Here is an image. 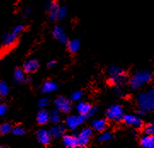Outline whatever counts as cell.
Returning a JSON list of instances; mask_svg holds the SVG:
<instances>
[{
    "mask_svg": "<svg viewBox=\"0 0 154 148\" xmlns=\"http://www.w3.org/2000/svg\"><path fill=\"white\" fill-rule=\"evenodd\" d=\"M137 103L140 109H142L146 112L154 109V100L150 96L148 92L140 93L137 97Z\"/></svg>",
    "mask_w": 154,
    "mask_h": 148,
    "instance_id": "3",
    "label": "cell"
},
{
    "mask_svg": "<svg viewBox=\"0 0 154 148\" xmlns=\"http://www.w3.org/2000/svg\"><path fill=\"white\" fill-rule=\"evenodd\" d=\"M12 133L14 134L15 135H17V136H21V135L25 134L26 130L23 127H21L20 125H17V126H15V127L13 128Z\"/></svg>",
    "mask_w": 154,
    "mask_h": 148,
    "instance_id": "28",
    "label": "cell"
},
{
    "mask_svg": "<svg viewBox=\"0 0 154 148\" xmlns=\"http://www.w3.org/2000/svg\"><path fill=\"white\" fill-rule=\"evenodd\" d=\"M37 138L41 144L47 145L50 143L51 135H50V131H48L47 129H45V128H41L37 132Z\"/></svg>",
    "mask_w": 154,
    "mask_h": 148,
    "instance_id": "13",
    "label": "cell"
},
{
    "mask_svg": "<svg viewBox=\"0 0 154 148\" xmlns=\"http://www.w3.org/2000/svg\"><path fill=\"white\" fill-rule=\"evenodd\" d=\"M6 112H7V106H6V105L1 104L0 105V118L3 117L6 113Z\"/></svg>",
    "mask_w": 154,
    "mask_h": 148,
    "instance_id": "33",
    "label": "cell"
},
{
    "mask_svg": "<svg viewBox=\"0 0 154 148\" xmlns=\"http://www.w3.org/2000/svg\"><path fill=\"white\" fill-rule=\"evenodd\" d=\"M86 116L79 114V115H71L66 119V124L70 129H76L79 126L85 122Z\"/></svg>",
    "mask_w": 154,
    "mask_h": 148,
    "instance_id": "7",
    "label": "cell"
},
{
    "mask_svg": "<svg viewBox=\"0 0 154 148\" xmlns=\"http://www.w3.org/2000/svg\"><path fill=\"white\" fill-rule=\"evenodd\" d=\"M124 72V70L122 69L121 67H119V66H109L107 70H106V72L109 76H112V75H116V74L121 73Z\"/></svg>",
    "mask_w": 154,
    "mask_h": 148,
    "instance_id": "26",
    "label": "cell"
},
{
    "mask_svg": "<svg viewBox=\"0 0 154 148\" xmlns=\"http://www.w3.org/2000/svg\"><path fill=\"white\" fill-rule=\"evenodd\" d=\"M62 142H63V145L66 148H76L78 146L77 136L72 135V134L63 135Z\"/></svg>",
    "mask_w": 154,
    "mask_h": 148,
    "instance_id": "14",
    "label": "cell"
},
{
    "mask_svg": "<svg viewBox=\"0 0 154 148\" xmlns=\"http://www.w3.org/2000/svg\"><path fill=\"white\" fill-rule=\"evenodd\" d=\"M39 67V62L36 59H30L26 60L23 66V70L26 73H33Z\"/></svg>",
    "mask_w": 154,
    "mask_h": 148,
    "instance_id": "12",
    "label": "cell"
},
{
    "mask_svg": "<svg viewBox=\"0 0 154 148\" xmlns=\"http://www.w3.org/2000/svg\"><path fill=\"white\" fill-rule=\"evenodd\" d=\"M49 102H50V100H49V98H47V97H44V98L40 99L38 105V106H39V107H41V108H44V107H45V106L49 104Z\"/></svg>",
    "mask_w": 154,
    "mask_h": 148,
    "instance_id": "32",
    "label": "cell"
},
{
    "mask_svg": "<svg viewBox=\"0 0 154 148\" xmlns=\"http://www.w3.org/2000/svg\"><path fill=\"white\" fill-rule=\"evenodd\" d=\"M0 148H9L8 146H0Z\"/></svg>",
    "mask_w": 154,
    "mask_h": 148,
    "instance_id": "40",
    "label": "cell"
},
{
    "mask_svg": "<svg viewBox=\"0 0 154 148\" xmlns=\"http://www.w3.org/2000/svg\"><path fill=\"white\" fill-rule=\"evenodd\" d=\"M12 126L11 124L9 123H5L0 125V134H7L10 133L12 131Z\"/></svg>",
    "mask_w": 154,
    "mask_h": 148,
    "instance_id": "27",
    "label": "cell"
},
{
    "mask_svg": "<svg viewBox=\"0 0 154 148\" xmlns=\"http://www.w3.org/2000/svg\"><path fill=\"white\" fill-rule=\"evenodd\" d=\"M23 30H24V26L22 25H18L14 27L11 32L5 33L2 38V45L5 47H8L13 45Z\"/></svg>",
    "mask_w": 154,
    "mask_h": 148,
    "instance_id": "2",
    "label": "cell"
},
{
    "mask_svg": "<svg viewBox=\"0 0 154 148\" xmlns=\"http://www.w3.org/2000/svg\"><path fill=\"white\" fill-rule=\"evenodd\" d=\"M60 120V112L56 109L50 113V121L53 123H58Z\"/></svg>",
    "mask_w": 154,
    "mask_h": 148,
    "instance_id": "24",
    "label": "cell"
},
{
    "mask_svg": "<svg viewBox=\"0 0 154 148\" xmlns=\"http://www.w3.org/2000/svg\"><path fill=\"white\" fill-rule=\"evenodd\" d=\"M113 138V135L111 133L110 131H106V130H104L102 131L101 134L99 135V141L100 142H108L110 140H112Z\"/></svg>",
    "mask_w": 154,
    "mask_h": 148,
    "instance_id": "23",
    "label": "cell"
},
{
    "mask_svg": "<svg viewBox=\"0 0 154 148\" xmlns=\"http://www.w3.org/2000/svg\"><path fill=\"white\" fill-rule=\"evenodd\" d=\"M67 15V9L66 7L62 6L59 8V20H63Z\"/></svg>",
    "mask_w": 154,
    "mask_h": 148,
    "instance_id": "31",
    "label": "cell"
},
{
    "mask_svg": "<svg viewBox=\"0 0 154 148\" xmlns=\"http://www.w3.org/2000/svg\"><path fill=\"white\" fill-rule=\"evenodd\" d=\"M123 121L126 125H129V126L134 127V128H140L143 126L142 119H140L139 116H135V115H132V114L124 115Z\"/></svg>",
    "mask_w": 154,
    "mask_h": 148,
    "instance_id": "8",
    "label": "cell"
},
{
    "mask_svg": "<svg viewBox=\"0 0 154 148\" xmlns=\"http://www.w3.org/2000/svg\"><path fill=\"white\" fill-rule=\"evenodd\" d=\"M10 88L5 81H0V97H5L9 94Z\"/></svg>",
    "mask_w": 154,
    "mask_h": 148,
    "instance_id": "25",
    "label": "cell"
},
{
    "mask_svg": "<svg viewBox=\"0 0 154 148\" xmlns=\"http://www.w3.org/2000/svg\"><path fill=\"white\" fill-rule=\"evenodd\" d=\"M93 106H91L89 103H86V102H84V101H81L77 105V111L79 113V114H82V115H85L88 116V114L90 113V112L91 111Z\"/></svg>",
    "mask_w": 154,
    "mask_h": 148,
    "instance_id": "19",
    "label": "cell"
},
{
    "mask_svg": "<svg viewBox=\"0 0 154 148\" xmlns=\"http://www.w3.org/2000/svg\"><path fill=\"white\" fill-rule=\"evenodd\" d=\"M140 143L142 148H154V135L146 134L140 139Z\"/></svg>",
    "mask_w": 154,
    "mask_h": 148,
    "instance_id": "17",
    "label": "cell"
},
{
    "mask_svg": "<svg viewBox=\"0 0 154 148\" xmlns=\"http://www.w3.org/2000/svg\"><path fill=\"white\" fill-rule=\"evenodd\" d=\"M106 115V118L110 120L114 121V122H119L124 119V109L119 105H112L108 107Z\"/></svg>",
    "mask_w": 154,
    "mask_h": 148,
    "instance_id": "4",
    "label": "cell"
},
{
    "mask_svg": "<svg viewBox=\"0 0 154 148\" xmlns=\"http://www.w3.org/2000/svg\"><path fill=\"white\" fill-rule=\"evenodd\" d=\"M105 148H109V147H105Z\"/></svg>",
    "mask_w": 154,
    "mask_h": 148,
    "instance_id": "41",
    "label": "cell"
},
{
    "mask_svg": "<svg viewBox=\"0 0 154 148\" xmlns=\"http://www.w3.org/2000/svg\"><path fill=\"white\" fill-rule=\"evenodd\" d=\"M96 112H97V108H96V107H92V109H91V111H90V113L88 114L87 118H89V117H92V116H94V114L96 113Z\"/></svg>",
    "mask_w": 154,
    "mask_h": 148,
    "instance_id": "34",
    "label": "cell"
},
{
    "mask_svg": "<svg viewBox=\"0 0 154 148\" xmlns=\"http://www.w3.org/2000/svg\"><path fill=\"white\" fill-rule=\"evenodd\" d=\"M108 82H109V84L115 85L116 87H123L124 84L128 82V78H127V75L125 74V72H123L121 73L109 76Z\"/></svg>",
    "mask_w": 154,
    "mask_h": 148,
    "instance_id": "10",
    "label": "cell"
},
{
    "mask_svg": "<svg viewBox=\"0 0 154 148\" xmlns=\"http://www.w3.org/2000/svg\"><path fill=\"white\" fill-rule=\"evenodd\" d=\"M52 34L54 36V38L56 39L61 44H67L68 43L67 36H66L65 31L61 26H55L53 29Z\"/></svg>",
    "mask_w": 154,
    "mask_h": 148,
    "instance_id": "11",
    "label": "cell"
},
{
    "mask_svg": "<svg viewBox=\"0 0 154 148\" xmlns=\"http://www.w3.org/2000/svg\"><path fill=\"white\" fill-rule=\"evenodd\" d=\"M67 49H69L70 52L75 53L78 52L79 49H80V41L79 39H72L71 41H68L67 43Z\"/></svg>",
    "mask_w": 154,
    "mask_h": 148,
    "instance_id": "22",
    "label": "cell"
},
{
    "mask_svg": "<svg viewBox=\"0 0 154 148\" xmlns=\"http://www.w3.org/2000/svg\"><path fill=\"white\" fill-rule=\"evenodd\" d=\"M55 106L60 113H68L72 110L71 101L64 96H59L55 99Z\"/></svg>",
    "mask_w": 154,
    "mask_h": 148,
    "instance_id": "6",
    "label": "cell"
},
{
    "mask_svg": "<svg viewBox=\"0 0 154 148\" xmlns=\"http://www.w3.org/2000/svg\"><path fill=\"white\" fill-rule=\"evenodd\" d=\"M55 60H50V61L48 62L47 66H48V67H53V66H55Z\"/></svg>",
    "mask_w": 154,
    "mask_h": 148,
    "instance_id": "37",
    "label": "cell"
},
{
    "mask_svg": "<svg viewBox=\"0 0 154 148\" xmlns=\"http://www.w3.org/2000/svg\"><path fill=\"white\" fill-rule=\"evenodd\" d=\"M146 111H144V110H142V109H139L138 111H137V114H138V116H143V115H145L146 114Z\"/></svg>",
    "mask_w": 154,
    "mask_h": 148,
    "instance_id": "36",
    "label": "cell"
},
{
    "mask_svg": "<svg viewBox=\"0 0 154 148\" xmlns=\"http://www.w3.org/2000/svg\"><path fill=\"white\" fill-rule=\"evenodd\" d=\"M31 11H32V10H31V8H26L25 10H24V16L25 17H28L29 15H30L31 14Z\"/></svg>",
    "mask_w": 154,
    "mask_h": 148,
    "instance_id": "35",
    "label": "cell"
},
{
    "mask_svg": "<svg viewBox=\"0 0 154 148\" xmlns=\"http://www.w3.org/2000/svg\"><path fill=\"white\" fill-rule=\"evenodd\" d=\"M25 72L24 70H21L20 68H17L15 70L14 72V81L16 84H23L24 82H26Z\"/></svg>",
    "mask_w": 154,
    "mask_h": 148,
    "instance_id": "21",
    "label": "cell"
},
{
    "mask_svg": "<svg viewBox=\"0 0 154 148\" xmlns=\"http://www.w3.org/2000/svg\"><path fill=\"white\" fill-rule=\"evenodd\" d=\"M152 79V73L148 70H140L129 79V85L132 89H140L143 84L149 83Z\"/></svg>",
    "mask_w": 154,
    "mask_h": 148,
    "instance_id": "1",
    "label": "cell"
},
{
    "mask_svg": "<svg viewBox=\"0 0 154 148\" xmlns=\"http://www.w3.org/2000/svg\"><path fill=\"white\" fill-rule=\"evenodd\" d=\"M83 96V92L82 91H74L71 94V100L72 101H78Z\"/></svg>",
    "mask_w": 154,
    "mask_h": 148,
    "instance_id": "30",
    "label": "cell"
},
{
    "mask_svg": "<svg viewBox=\"0 0 154 148\" xmlns=\"http://www.w3.org/2000/svg\"><path fill=\"white\" fill-rule=\"evenodd\" d=\"M46 10L49 11V18L51 22L59 20V5L55 2H48L45 5Z\"/></svg>",
    "mask_w": 154,
    "mask_h": 148,
    "instance_id": "9",
    "label": "cell"
},
{
    "mask_svg": "<svg viewBox=\"0 0 154 148\" xmlns=\"http://www.w3.org/2000/svg\"><path fill=\"white\" fill-rule=\"evenodd\" d=\"M92 135H93V128H89V127L83 128L77 136L78 146L80 148L86 146L89 143L90 138L92 137Z\"/></svg>",
    "mask_w": 154,
    "mask_h": 148,
    "instance_id": "5",
    "label": "cell"
},
{
    "mask_svg": "<svg viewBox=\"0 0 154 148\" xmlns=\"http://www.w3.org/2000/svg\"><path fill=\"white\" fill-rule=\"evenodd\" d=\"M26 82L28 83V84H30V83L32 82V79L31 77H28V78H26Z\"/></svg>",
    "mask_w": 154,
    "mask_h": 148,
    "instance_id": "39",
    "label": "cell"
},
{
    "mask_svg": "<svg viewBox=\"0 0 154 148\" xmlns=\"http://www.w3.org/2000/svg\"><path fill=\"white\" fill-rule=\"evenodd\" d=\"M58 89V85L55 84L53 81H45L44 84L41 86V92L43 94H49L55 91Z\"/></svg>",
    "mask_w": 154,
    "mask_h": 148,
    "instance_id": "15",
    "label": "cell"
},
{
    "mask_svg": "<svg viewBox=\"0 0 154 148\" xmlns=\"http://www.w3.org/2000/svg\"><path fill=\"white\" fill-rule=\"evenodd\" d=\"M107 123L105 119H95L92 122V128L98 131V132H102L106 128Z\"/></svg>",
    "mask_w": 154,
    "mask_h": 148,
    "instance_id": "18",
    "label": "cell"
},
{
    "mask_svg": "<svg viewBox=\"0 0 154 148\" xmlns=\"http://www.w3.org/2000/svg\"><path fill=\"white\" fill-rule=\"evenodd\" d=\"M65 127L61 124H55L50 129V134L51 137L53 138H60L64 135L65 134Z\"/></svg>",
    "mask_w": 154,
    "mask_h": 148,
    "instance_id": "16",
    "label": "cell"
},
{
    "mask_svg": "<svg viewBox=\"0 0 154 148\" xmlns=\"http://www.w3.org/2000/svg\"><path fill=\"white\" fill-rule=\"evenodd\" d=\"M144 132L146 134L154 135V123H148L144 128Z\"/></svg>",
    "mask_w": 154,
    "mask_h": 148,
    "instance_id": "29",
    "label": "cell"
},
{
    "mask_svg": "<svg viewBox=\"0 0 154 148\" xmlns=\"http://www.w3.org/2000/svg\"><path fill=\"white\" fill-rule=\"evenodd\" d=\"M148 94H150V96L152 98V100H154V89H150L149 91H148Z\"/></svg>",
    "mask_w": 154,
    "mask_h": 148,
    "instance_id": "38",
    "label": "cell"
},
{
    "mask_svg": "<svg viewBox=\"0 0 154 148\" xmlns=\"http://www.w3.org/2000/svg\"><path fill=\"white\" fill-rule=\"evenodd\" d=\"M50 121V113L45 109H42L37 115V122L39 124H45Z\"/></svg>",
    "mask_w": 154,
    "mask_h": 148,
    "instance_id": "20",
    "label": "cell"
}]
</instances>
